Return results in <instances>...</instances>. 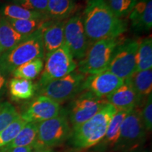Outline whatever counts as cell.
<instances>
[{"label": "cell", "instance_id": "1f68e13d", "mask_svg": "<svg viewBox=\"0 0 152 152\" xmlns=\"http://www.w3.org/2000/svg\"><path fill=\"white\" fill-rule=\"evenodd\" d=\"M33 147H17L14 148H5L1 147L0 149L3 152H31Z\"/></svg>", "mask_w": 152, "mask_h": 152}, {"label": "cell", "instance_id": "836d02e7", "mask_svg": "<svg viewBox=\"0 0 152 152\" xmlns=\"http://www.w3.org/2000/svg\"><path fill=\"white\" fill-rule=\"evenodd\" d=\"M31 152H53L52 149L49 148H42V147H35L33 148Z\"/></svg>", "mask_w": 152, "mask_h": 152}, {"label": "cell", "instance_id": "484cf974", "mask_svg": "<svg viewBox=\"0 0 152 152\" xmlns=\"http://www.w3.org/2000/svg\"><path fill=\"white\" fill-rule=\"evenodd\" d=\"M7 19L16 31L26 36L31 35L41 29L44 25L49 20V19H28V20Z\"/></svg>", "mask_w": 152, "mask_h": 152}, {"label": "cell", "instance_id": "4dcf8cb0", "mask_svg": "<svg viewBox=\"0 0 152 152\" xmlns=\"http://www.w3.org/2000/svg\"><path fill=\"white\" fill-rule=\"evenodd\" d=\"M16 2L25 9L47 15L48 0H18Z\"/></svg>", "mask_w": 152, "mask_h": 152}, {"label": "cell", "instance_id": "9c48e42d", "mask_svg": "<svg viewBox=\"0 0 152 152\" xmlns=\"http://www.w3.org/2000/svg\"><path fill=\"white\" fill-rule=\"evenodd\" d=\"M139 41H121L114 51L106 70L120 78L127 79L136 71V56Z\"/></svg>", "mask_w": 152, "mask_h": 152}, {"label": "cell", "instance_id": "ba28073f", "mask_svg": "<svg viewBox=\"0 0 152 152\" xmlns=\"http://www.w3.org/2000/svg\"><path fill=\"white\" fill-rule=\"evenodd\" d=\"M146 130L138 107L130 110L121 125V134L115 149L121 151H132L145 141Z\"/></svg>", "mask_w": 152, "mask_h": 152}, {"label": "cell", "instance_id": "d6a6232c", "mask_svg": "<svg viewBox=\"0 0 152 152\" xmlns=\"http://www.w3.org/2000/svg\"><path fill=\"white\" fill-rule=\"evenodd\" d=\"M7 91V80L5 75L0 71V102Z\"/></svg>", "mask_w": 152, "mask_h": 152}, {"label": "cell", "instance_id": "8d00e7d4", "mask_svg": "<svg viewBox=\"0 0 152 152\" xmlns=\"http://www.w3.org/2000/svg\"><path fill=\"white\" fill-rule=\"evenodd\" d=\"M15 1H18V0H15Z\"/></svg>", "mask_w": 152, "mask_h": 152}, {"label": "cell", "instance_id": "6da1fadb", "mask_svg": "<svg viewBox=\"0 0 152 152\" xmlns=\"http://www.w3.org/2000/svg\"><path fill=\"white\" fill-rule=\"evenodd\" d=\"M82 17L90 45L102 39L120 37L128 27L125 20L113 14L105 0H87Z\"/></svg>", "mask_w": 152, "mask_h": 152}, {"label": "cell", "instance_id": "7c38bea8", "mask_svg": "<svg viewBox=\"0 0 152 152\" xmlns=\"http://www.w3.org/2000/svg\"><path fill=\"white\" fill-rule=\"evenodd\" d=\"M125 80L120 78L111 72L106 71L86 76L82 90L90 91L99 97L106 98L124 83Z\"/></svg>", "mask_w": 152, "mask_h": 152}, {"label": "cell", "instance_id": "5bb4252c", "mask_svg": "<svg viewBox=\"0 0 152 152\" xmlns=\"http://www.w3.org/2000/svg\"><path fill=\"white\" fill-rule=\"evenodd\" d=\"M106 99L118 111H130L140 106L143 102V100L125 80L116 90L106 96Z\"/></svg>", "mask_w": 152, "mask_h": 152}, {"label": "cell", "instance_id": "2e32d148", "mask_svg": "<svg viewBox=\"0 0 152 152\" xmlns=\"http://www.w3.org/2000/svg\"><path fill=\"white\" fill-rule=\"evenodd\" d=\"M128 17L136 33L149 31L152 28V0H137Z\"/></svg>", "mask_w": 152, "mask_h": 152}, {"label": "cell", "instance_id": "e0dca14e", "mask_svg": "<svg viewBox=\"0 0 152 152\" xmlns=\"http://www.w3.org/2000/svg\"><path fill=\"white\" fill-rule=\"evenodd\" d=\"M27 37L16 31L5 17H0V56L14 48Z\"/></svg>", "mask_w": 152, "mask_h": 152}, {"label": "cell", "instance_id": "30bf717a", "mask_svg": "<svg viewBox=\"0 0 152 152\" xmlns=\"http://www.w3.org/2000/svg\"><path fill=\"white\" fill-rule=\"evenodd\" d=\"M107 103L106 98L99 97L90 91L85 90L75 96L68 111V120L73 128L90 120Z\"/></svg>", "mask_w": 152, "mask_h": 152}, {"label": "cell", "instance_id": "e575fe53", "mask_svg": "<svg viewBox=\"0 0 152 152\" xmlns=\"http://www.w3.org/2000/svg\"><path fill=\"white\" fill-rule=\"evenodd\" d=\"M125 152H147L145 151H137V150H132V151H125Z\"/></svg>", "mask_w": 152, "mask_h": 152}, {"label": "cell", "instance_id": "9a60e30c", "mask_svg": "<svg viewBox=\"0 0 152 152\" xmlns=\"http://www.w3.org/2000/svg\"><path fill=\"white\" fill-rule=\"evenodd\" d=\"M64 20H48L42 28L45 58L64 45Z\"/></svg>", "mask_w": 152, "mask_h": 152}, {"label": "cell", "instance_id": "d590c367", "mask_svg": "<svg viewBox=\"0 0 152 152\" xmlns=\"http://www.w3.org/2000/svg\"><path fill=\"white\" fill-rule=\"evenodd\" d=\"M0 152H3V151H1V149H0Z\"/></svg>", "mask_w": 152, "mask_h": 152}, {"label": "cell", "instance_id": "cb8c5ba5", "mask_svg": "<svg viewBox=\"0 0 152 152\" xmlns=\"http://www.w3.org/2000/svg\"><path fill=\"white\" fill-rule=\"evenodd\" d=\"M2 16L15 20L28 19H49L46 14L25 9L18 4H9L2 9Z\"/></svg>", "mask_w": 152, "mask_h": 152}, {"label": "cell", "instance_id": "f1b7e54d", "mask_svg": "<svg viewBox=\"0 0 152 152\" xmlns=\"http://www.w3.org/2000/svg\"><path fill=\"white\" fill-rule=\"evenodd\" d=\"M20 116L16 108L7 102H0V132Z\"/></svg>", "mask_w": 152, "mask_h": 152}, {"label": "cell", "instance_id": "603a6c76", "mask_svg": "<svg viewBox=\"0 0 152 152\" xmlns=\"http://www.w3.org/2000/svg\"><path fill=\"white\" fill-rule=\"evenodd\" d=\"M152 68V38L149 37L139 41L136 56V71H141Z\"/></svg>", "mask_w": 152, "mask_h": 152}, {"label": "cell", "instance_id": "8fae6325", "mask_svg": "<svg viewBox=\"0 0 152 152\" xmlns=\"http://www.w3.org/2000/svg\"><path fill=\"white\" fill-rule=\"evenodd\" d=\"M64 44L74 59L81 60L86 54L90 43L85 34L82 14L70 17L64 23Z\"/></svg>", "mask_w": 152, "mask_h": 152}, {"label": "cell", "instance_id": "ffe728a7", "mask_svg": "<svg viewBox=\"0 0 152 152\" xmlns=\"http://www.w3.org/2000/svg\"><path fill=\"white\" fill-rule=\"evenodd\" d=\"M129 111L123 110L117 111L110 121L105 136L100 142L102 147L110 149L115 147L121 134V125Z\"/></svg>", "mask_w": 152, "mask_h": 152}, {"label": "cell", "instance_id": "277c9868", "mask_svg": "<svg viewBox=\"0 0 152 152\" xmlns=\"http://www.w3.org/2000/svg\"><path fill=\"white\" fill-rule=\"evenodd\" d=\"M120 37L106 38L90 45L85 56L77 64V71L87 75L106 71L114 51L122 41Z\"/></svg>", "mask_w": 152, "mask_h": 152}, {"label": "cell", "instance_id": "44dd1931", "mask_svg": "<svg viewBox=\"0 0 152 152\" xmlns=\"http://www.w3.org/2000/svg\"><path fill=\"white\" fill-rule=\"evenodd\" d=\"M9 90L14 100H28L35 95L37 86L32 80L14 77L9 82Z\"/></svg>", "mask_w": 152, "mask_h": 152}, {"label": "cell", "instance_id": "f546056e", "mask_svg": "<svg viewBox=\"0 0 152 152\" xmlns=\"http://www.w3.org/2000/svg\"><path fill=\"white\" fill-rule=\"evenodd\" d=\"M140 115L146 130L151 131L152 129V94H149L146 98L142 109H140Z\"/></svg>", "mask_w": 152, "mask_h": 152}, {"label": "cell", "instance_id": "5b68a950", "mask_svg": "<svg viewBox=\"0 0 152 152\" xmlns=\"http://www.w3.org/2000/svg\"><path fill=\"white\" fill-rule=\"evenodd\" d=\"M72 132L67 114L61 111L52 118L37 123V137L35 147L49 148L59 145L70 138Z\"/></svg>", "mask_w": 152, "mask_h": 152}, {"label": "cell", "instance_id": "7402d4cb", "mask_svg": "<svg viewBox=\"0 0 152 152\" xmlns=\"http://www.w3.org/2000/svg\"><path fill=\"white\" fill-rule=\"evenodd\" d=\"M37 123H27L19 131L18 134L10 143L6 145L5 148H14L17 147H34L37 142Z\"/></svg>", "mask_w": 152, "mask_h": 152}, {"label": "cell", "instance_id": "4fadbf2b", "mask_svg": "<svg viewBox=\"0 0 152 152\" xmlns=\"http://www.w3.org/2000/svg\"><path fill=\"white\" fill-rule=\"evenodd\" d=\"M61 111L59 104L47 96L39 95L30 104L20 117L27 123H38L57 116Z\"/></svg>", "mask_w": 152, "mask_h": 152}, {"label": "cell", "instance_id": "8992f818", "mask_svg": "<svg viewBox=\"0 0 152 152\" xmlns=\"http://www.w3.org/2000/svg\"><path fill=\"white\" fill-rule=\"evenodd\" d=\"M45 61L41 77L36 85L38 90L51 81L65 77L77 68V63L65 44L45 56Z\"/></svg>", "mask_w": 152, "mask_h": 152}, {"label": "cell", "instance_id": "d4e9b609", "mask_svg": "<svg viewBox=\"0 0 152 152\" xmlns=\"http://www.w3.org/2000/svg\"><path fill=\"white\" fill-rule=\"evenodd\" d=\"M43 68L44 61L42 58H37L18 66L11 74L16 78L32 80L35 79L42 73Z\"/></svg>", "mask_w": 152, "mask_h": 152}, {"label": "cell", "instance_id": "83f0119b", "mask_svg": "<svg viewBox=\"0 0 152 152\" xmlns=\"http://www.w3.org/2000/svg\"><path fill=\"white\" fill-rule=\"evenodd\" d=\"M106 4L118 18H124L129 16L137 0H105Z\"/></svg>", "mask_w": 152, "mask_h": 152}, {"label": "cell", "instance_id": "7a4b0ae2", "mask_svg": "<svg viewBox=\"0 0 152 152\" xmlns=\"http://www.w3.org/2000/svg\"><path fill=\"white\" fill-rule=\"evenodd\" d=\"M117 111L113 106L107 103L90 120L73 128L70 137L72 146L76 149H85L99 144Z\"/></svg>", "mask_w": 152, "mask_h": 152}, {"label": "cell", "instance_id": "52a82bcc", "mask_svg": "<svg viewBox=\"0 0 152 152\" xmlns=\"http://www.w3.org/2000/svg\"><path fill=\"white\" fill-rule=\"evenodd\" d=\"M86 75L73 71L61 78L51 81L39 90V95L49 97L59 104L73 99L81 92Z\"/></svg>", "mask_w": 152, "mask_h": 152}, {"label": "cell", "instance_id": "d6986e66", "mask_svg": "<svg viewBox=\"0 0 152 152\" xmlns=\"http://www.w3.org/2000/svg\"><path fill=\"white\" fill-rule=\"evenodd\" d=\"M125 81L132 87L142 100L151 94L152 70L134 72Z\"/></svg>", "mask_w": 152, "mask_h": 152}, {"label": "cell", "instance_id": "4316f807", "mask_svg": "<svg viewBox=\"0 0 152 152\" xmlns=\"http://www.w3.org/2000/svg\"><path fill=\"white\" fill-rule=\"evenodd\" d=\"M27 123L21 117L19 116L12 123H10L7 128L0 132V148L5 147L10 143L18 134L23 127Z\"/></svg>", "mask_w": 152, "mask_h": 152}, {"label": "cell", "instance_id": "3957f363", "mask_svg": "<svg viewBox=\"0 0 152 152\" xmlns=\"http://www.w3.org/2000/svg\"><path fill=\"white\" fill-rule=\"evenodd\" d=\"M41 29L28 35L16 47L0 56V71L5 76L26 63L45 58Z\"/></svg>", "mask_w": 152, "mask_h": 152}, {"label": "cell", "instance_id": "ac0fdd59", "mask_svg": "<svg viewBox=\"0 0 152 152\" xmlns=\"http://www.w3.org/2000/svg\"><path fill=\"white\" fill-rule=\"evenodd\" d=\"M77 9L73 0H48L47 16L50 20H65Z\"/></svg>", "mask_w": 152, "mask_h": 152}]
</instances>
